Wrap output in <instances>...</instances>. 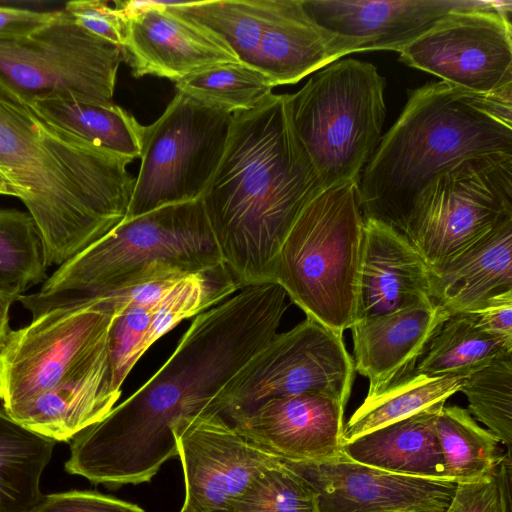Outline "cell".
Wrapping results in <instances>:
<instances>
[{
    "instance_id": "1",
    "label": "cell",
    "mask_w": 512,
    "mask_h": 512,
    "mask_svg": "<svg viewBox=\"0 0 512 512\" xmlns=\"http://www.w3.org/2000/svg\"><path fill=\"white\" fill-rule=\"evenodd\" d=\"M288 308L275 282L246 286L199 313L156 373L71 441L72 460L95 485L150 482L177 457L174 427L210 412L223 386L277 333Z\"/></svg>"
},
{
    "instance_id": "2",
    "label": "cell",
    "mask_w": 512,
    "mask_h": 512,
    "mask_svg": "<svg viewBox=\"0 0 512 512\" xmlns=\"http://www.w3.org/2000/svg\"><path fill=\"white\" fill-rule=\"evenodd\" d=\"M290 94L232 114L223 156L201 200L222 263L240 289L273 282L279 250L324 190L290 116Z\"/></svg>"
},
{
    "instance_id": "3",
    "label": "cell",
    "mask_w": 512,
    "mask_h": 512,
    "mask_svg": "<svg viewBox=\"0 0 512 512\" xmlns=\"http://www.w3.org/2000/svg\"><path fill=\"white\" fill-rule=\"evenodd\" d=\"M132 161L68 133L0 90V173L33 217L49 266L62 265L125 220Z\"/></svg>"
},
{
    "instance_id": "4",
    "label": "cell",
    "mask_w": 512,
    "mask_h": 512,
    "mask_svg": "<svg viewBox=\"0 0 512 512\" xmlns=\"http://www.w3.org/2000/svg\"><path fill=\"white\" fill-rule=\"evenodd\" d=\"M512 155V101L472 94L443 81L410 92L358 181L364 220L403 234L422 191L462 159Z\"/></svg>"
},
{
    "instance_id": "5",
    "label": "cell",
    "mask_w": 512,
    "mask_h": 512,
    "mask_svg": "<svg viewBox=\"0 0 512 512\" xmlns=\"http://www.w3.org/2000/svg\"><path fill=\"white\" fill-rule=\"evenodd\" d=\"M224 266L201 198L125 219L17 298L32 318L81 305L158 274H192Z\"/></svg>"
},
{
    "instance_id": "6",
    "label": "cell",
    "mask_w": 512,
    "mask_h": 512,
    "mask_svg": "<svg viewBox=\"0 0 512 512\" xmlns=\"http://www.w3.org/2000/svg\"><path fill=\"white\" fill-rule=\"evenodd\" d=\"M363 237L357 184L324 189L297 217L276 259L273 282L307 318L339 335L355 321Z\"/></svg>"
},
{
    "instance_id": "7",
    "label": "cell",
    "mask_w": 512,
    "mask_h": 512,
    "mask_svg": "<svg viewBox=\"0 0 512 512\" xmlns=\"http://www.w3.org/2000/svg\"><path fill=\"white\" fill-rule=\"evenodd\" d=\"M385 84L372 63L348 58L289 95L293 129L324 189L358 184L382 138Z\"/></svg>"
},
{
    "instance_id": "8",
    "label": "cell",
    "mask_w": 512,
    "mask_h": 512,
    "mask_svg": "<svg viewBox=\"0 0 512 512\" xmlns=\"http://www.w3.org/2000/svg\"><path fill=\"white\" fill-rule=\"evenodd\" d=\"M122 48L80 26L64 9L33 34L0 41V90L27 102L66 98L112 105Z\"/></svg>"
},
{
    "instance_id": "9",
    "label": "cell",
    "mask_w": 512,
    "mask_h": 512,
    "mask_svg": "<svg viewBox=\"0 0 512 512\" xmlns=\"http://www.w3.org/2000/svg\"><path fill=\"white\" fill-rule=\"evenodd\" d=\"M114 306L95 299L43 313L0 342V400L9 414L109 356Z\"/></svg>"
},
{
    "instance_id": "10",
    "label": "cell",
    "mask_w": 512,
    "mask_h": 512,
    "mask_svg": "<svg viewBox=\"0 0 512 512\" xmlns=\"http://www.w3.org/2000/svg\"><path fill=\"white\" fill-rule=\"evenodd\" d=\"M512 217V155L470 157L438 174L422 191L403 236L430 269Z\"/></svg>"
},
{
    "instance_id": "11",
    "label": "cell",
    "mask_w": 512,
    "mask_h": 512,
    "mask_svg": "<svg viewBox=\"0 0 512 512\" xmlns=\"http://www.w3.org/2000/svg\"><path fill=\"white\" fill-rule=\"evenodd\" d=\"M232 114L176 92L144 126L140 167L125 219L201 198L225 150Z\"/></svg>"
},
{
    "instance_id": "12",
    "label": "cell",
    "mask_w": 512,
    "mask_h": 512,
    "mask_svg": "<svg viewBox=\"0 0 512 512\" xmlns=\"http://www.w3.org/2000/svg\"><path fill=\"white\" fill-rule=\"evenodd\" d=\"M354 373L343 335L306 317L276 333L216 394L209 411L231 418L269 399L302 393L329 395L346 405Z\"/></svg>"
},
{
    "instance_id": "13",
    "label": "cell",
    "mask_w": 512,
    "mask_h": 512,
    "mask_svg": "<svg viewBox=\"0 0 512 512\" xmlns=\"http://www.w3.org/2000/svg\"><path fill=\"white\" fill-rule=\"evenodd\" d=\"M512 3L480 1L448 14L399 60L460 90L512 101Z\"/></svg>"
},
{
    "instance_id": "14",
    "label": "cell",
    "mask_w": 512,
    "mask_h": 512,
    "mask_svg": "<svg viewBox=\"0 0 512 512\" xmlns=\"http://www.w3.org/2000/svg\"><path fill=\"white\" fill-rule=\"evenodd\" d=\"M191 512H228L264 471L281 460L241 435L221 414L202 412L173 429Z\"/></svg>"
},
{
    "instance_id": "15",
    "label": "cell",
    "mask_w": 512,
    "mask_h": 512,
    "mask_svg": "<svg viewBox=\"0 0 512 512\" xmlns=\"http://www.w3.org/2000/svg\"><path fill=\"white\" fill-rule=\"evenodd\" d=\"M116 2L127 19L122 51L135 78L177 82L206 68L240 62L220 36L174 10V2Z\"/></svg>"
},
{
    "instance_id": "16",
    "label": "cell",
    "mask_w": 512,
    "mask_h": 512,
    "mask_svg": "<svg viewBox=\"0 0 512 512\" xmlns=\"http://www.w3.org/2000/svg\"><path fill=\"white\" fill-rule=\"evenodd\" d=\"M285 463L313 487L318 512H445L456 487L364 465L345 452L326 462Z\"/></svg>"
},
{
    "instance_id": "17",
    "label": "cell",
    "mask_w": 512,
    "mask_h": 512,
    "mask_svg": "<svg viewBox=\"0 0 512 512\" xmlns=\"http://www.w3.org/2000/svg\"><path fill=\"white\" fill-rule=\"evenodd\" d=\"M345 406L329 395L302 393L269 399L229 422L281 461L319 463L344 452Z\"/></svg>"
},
{
    "instance_id": "18",
    "label": "cell",
    "mask_w": 512,
    "mask_h": 512,
    "mask_svg": "<svg viewBox=\"0 0 512 512\" xmlns=\"http://www.w3.org/2000/svg\"><path fill=\"white\" fill-rule=\"evenodd\" d=\"M479 0H302L306 12L335 37L344 54L395 50L416 40L448 14Z\"/></svg>"
},
{
    "instance_id": "19",
    "label": "cell",
    "mask_w": 512,
    "mask_h": 512,
    "mask_svg": "<svg viewBox=\"0 0 512 512\" xmlns=\"http://www.w3.org/2000/svg\"><path fill=\"white\" fill-rule=\"evenodd\" d=\"M430 302L431 272L421 253L392 227L364 220L355 321Z\"/></svg>"
},
{
    "instance_id": "20",
    "label": "cell",
    "mask_w": 512,
    "mask_h": 512,
    "mask_svg": "<svg viewBox=\"0 0 512 512\" xmlns=\"http://www.w3.org/2000/svg\"><path fill=\"white\" fill-rule=\"evenodd\" d=\"M449 316L435 302L362 318L351 326L354 369L374 396L415 372L430 339Z\"/></svg>"
},
{
    "instance_id": "21",
    "label": "cell",
    "mask_w": 512,
    "mask_h": 512,
    "mask_svg": "<svg viewBox=\"0 0 512 512\" xmlns=\"http://www.w3.org/2000/svg\"><path fill=\"white\" fill-rule=\"evenodd\" d=\"M430 272L432 300L449 315L512 289V217Z\"/></svg>"
},
{
    "instance_id": "22",
    "label": "cell",
    "mask_w": 512,
    "mask_h": 512,
    "mask_svg": "<svg viewBox=\"0 0 512 512\" xmlns=\"http://www.w3.org/2000/svg\"><path fill=\"white\" fill-rule=\"evenodd\" d=\"M342 56L337 39L315 23L302 0H273L253 66L275 87L297 83Z\"/></svg>"
},
{
    "instance_id": "23",
    "label": "cell",
    "mask_w": 512,
    "mask_h": 512,
    "mask_svg": "<svg viewBox=\"0 0 512 512\" xmlns=\"http://www.w3.org/2000/svg\"><path fill=\"white\" fill-rule=\"evenodd\" d=\"M109 356L91 368L18 407L8 415L27 429L68 442L102 420L119 400Z\"/></svg>"
},
{
    "instance_id": "24",
    "label": "cell",
    "mask_w": 512,
    "mask_h": 512,
    "mask_svg": "<svg viewBox=\"0 0 512 512\" xmlns=\"http://www.w3.org/2000/svg\"><path fill=\"white\" fill-rule=\"evenodd\" d=\"M443 405L364 434L344 444V452L356 462L388 472L447 479L436 434V418Z\"/></svg>"
},
{
    "instance_id": "25",
    "label": "cell",
    "mask_w": 512,
    "mask_h": 512,
    "mask_svg": "<svg viewBox=\"0 0 512 512\" xmlns=\"http://www.w3.org/2000/svg\"><path fill=\"white\" fill-rule=\"evenodd\" d=\"M56 443L0 410V512L36 509L44 496L41 476Z\"/></svg>"
},
{
    "instance_id": "26",
    "label": "cell",
    "mask_w": 512,
    "mask_h": 512,
    "mask_svg": "<svg viewBox=\"0 0 512 512\" xmlns=\"http://www.w3.org/2000/svg\"><path fill=\"white\" fill-rule=\"evenodd\" d=\"M46 120L111 153L140 158L144 126L116 104L99 105L66 98L29 102Z\"/></svg>"
},
{
    "instance_id": "27",
    "label": "cell",
    "mask_w": 512,
    "mask_h": 512,
    "mask_svg": "<svg viewBox=\"0 0 512 512\" xmlns=\"http://www.w3.org/2000/svg\"><path fill=\"white\" fill-rule=\"evenodd\" d=\"M508 352H512V341L481 330L471 313H454L430 339L415 372L431 377H464Z\"/></svg>"
},
{
    "instance_id": "28",
    "label": "cell",
    "mask_w": 512,
    "mask_h": 512,
    "mask_svg": "<svg viewBox=\"0 0 512 512\" xmlns=\"http://www.w3.org/2000/svg\"><path fill=\"white\" fill-rule=\"evenodd\" d=\"M462 376L431 377L414 372L382 392L365 397L344 424V444L409 417L446 400L460 391Z\"/></svg>"
},
{
    "instance_id": "29",
    "label": "cell",
    "mask_w": 512,
    "mask_h": 512,
    "mask_svg": "<svg viewBox=\"0 0 512 512\" xmlns=\"http://www.w3.org/2000/svg\"><path fill=\"white\" fill-rule=\"evenodd\" d=\"M436 434L445 476L455 483L489 475L504 454L500 440L459 406H442L436 418Z\"/></svg>"
},
{
    "instance_id": "30",
    "label": "cell",
    "mask_w": 512,
    "mask_h": 512,
    "mask_svg": "<svg viewBox=\"0 0 512 512\" xmlns=\"http://www.w3.org/2000/svg\"><path fill=\"white\" fill-rule=\"evenodd\" d=\"M273 0L174 2L172 8L220 36L240 62L253 66Z\"/></svg>"
},
{
    "instance_id": "31",
    "label": "cell",
    "mask_w": 512,
    "mask_h": 512,
    "mask_svg": "<svg viewBox=\"0 0 512 512\" xmlns=\"http://www.w3.org/2000/svg\"><path fill=\"white\" fill-rule=\"evenodd\" d=\"M273 88L263 72L243 62L206 68L175 82L176 92L230 114L255 108Z\"/></svg>"
},
{
    "instance_id": "32",
    "label": "cell",
    "mask_w": 512,
    "mask_h": 512,
    "mask_svg": "<svg viewBox=\"0 0 512 512\" xmlns=\"http://www.w3.org/2000/svg\"><path fill=\"white\" fill-rule=\"evenodd\" d=\"M46 251L28 211L0 208V292L15 297L47 279Z\"/></svg>"
},
{
    "instance_id": "33",
    "label": "cell",
    "mask_w": 512,
    "mask_h": 512,
    "mask_svg": "<svg viewBox=\"0 0 512 512\" xmlns=\"http://www.w3.org/2000/svg\"><path fill=\"white\" fill-rule=\"evenodd\" d=\"M460 391L468 411L511 451L512 352L502 354L464 376Z\"/></svg>"
},
{
    "instance_id": "34",
    "label": "cell",
    "mask_w": 512,
    "mask_h": 512,
    "mask_svg": "<svg viewBox=\"0 0 512 512\" xmlns=\"http://www.w3.org/2000/svg\"><path fill=\"white\" fill-rule=\"evenodd\" d=\"M228 512H318L316 492L280 461L260 474Z\"/></svg>"
},
{
    "instance_id": "35",
    "label": "cell",
    "mask_w": 512,
    "mask_h": 512,
    "mask_svg": "<svg viewBox=\"0 0 512 512\" xmlns=\"http://www.w3.org/2000/svg\"><path fill=\"white\" fill-rule=\"evenodd\" d=\"M511 451L504 452L494 470L471 482H458L445 512H511Z\"/></svg>"
},
{
    "instance_id": "36",
    "label": "cell",
    "mask_w": 512,
    "mask_h": 512,
    "mask_svg": "<svg viewBox=\"0 0 512 512\" xmlns=\"http://www.w3.org/2000/svg\"><path fill=\"white\" fill-rule=\"evenodd\" d=\"M64 10L90 33L123 47L127 19L116 1L74 0Z\"/></svg>"
},
{
    "instance_id": "37",
    "label": "cell",
    "mask_w": 512,
    "mask_h": 512,
    "mask_svg": "<svg viewBox=\"0 0 512 512\" xmlns=\"http://www.w3.org/2000/svg\"><path fill=\"white\" fill-rule=\"evenodd\" d=\"M33 512H145L137 504L98 491L72 490L44 495Z\"/></svg>"
},
{
    "instance_id": "38",
    "label": "cell",
    "mask_w": 512,
    "mask_h": 512,
    "mask_svg": "<svg viewBox=\"0 0 512 512\" xmlns=\"http://www.w3.org/2000/svg\"><path fill=\"white\" fill-rule=\"evenodd\" d=\"M468 313L484 332L512 341V289L490 296L479 308Z\"/></svg>"
},
{
    "instance_id": "39",
    "label": "cell",
    "mask_w": 512,
    "mask_h": 512,
    "mask_svg": "<svg viewBox=\"0 0 512 512\" xmlns=\"http://www.w3.org/2000/svg\"><path fill=\"white\" fill-rule=\"evenodd\" d=\"M56 11L0 6V41L27 37L52 21Z\"/></svg>"
},
{
    "instance_id": "40",
    "label": "cell",
    "mask_w": 512,
    "mask_h": 512,
    "mask_svg": "<svg viewBox=\"0 0 512 512\" xmlns=\"http://www.w3.org/2000/svg\"><path fill=\"white\" fill-rule=\"evenodd\" d=\"M15 301H17L15 297L0 292V342L11 329L9 326V312Z\"/></svg>"
},
{
    "instance_id": "41",
    "label": "cell",
    "mask_w": 512,
    "mask_h": 512,
    "mask_svg": "<svg viewBox=\"0 0 512 512\" xmlns=\"http://www.w3.org/2000/svg\"><path fill=\"white\" fill-rule=\"evenodd\" d=\"M0 195L17 197L15 190L12 188L11 184L6 180V178L1 173H0Z\"/></svg>"
},
{
    "instance_id": "42",
    "label": "cell",
    "mask_w": 512,
    "mask_h": 512,
    "mask_svg": "<svg viewBox=\"0 0 512 512\" xmlns=\"http://www.w3.org/2000/svg\"><path fill=\"white\" fill-rule=\"evenodd\" d=\"M179 512H191V511L181 508V510Z\"/></svg>"
}]
</instances>
